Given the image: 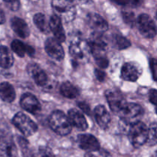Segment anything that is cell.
Segmentation results:
<instances>
[{
  "instance_id": "cell-1",
  "label": "cell",
  "mask_w": 157,
  "mask_h": 157,
  "mask_svg": "<svg viewBox=\"0 0 157 157\" xmlns=\"http://www.w3.org/2000/svg\"><path fill=\"white\" fill-rule=\"evenodd\" d=\"M48 124L52 130L60 136L68 135L71 131V124L68 117L60 110H55L51 113Z\"/></svg>"
},
{
  "instance_id": "cell-2",
  "label": "cell",
  "mask_w": 157,
  "mask_h": 157,
  "mask_svg": "<svg viewBox=\"0 0 157 157\" xmlns=\"http://www.w3.org/2000/svg\"><path fill=\"white\" fill-rule=\"evenodd\" d=\"M52 6L57 16L61 21H71L76 14V9L71 0H52Z\"/></svg>"
},
{
  "instance_id": "cell-3",
  "label": "cell",
  "mask_w": 157,
  "mask_h": 157,
  "mask_svg": "<svg viewBox=\"0 0 157 157\" xmlns=\"http://www.w3.org/2000/svg\"><path fill=\"white\" fill-rule=\"evenodd\" d=\"M144 113V110L140 105L135 103H126L120 113L121 121L127 125H131L140 121Z\"/></svg>"
},
{
  "instance_id": "cell-4",
  "label": "cell",
  "mask_w": 157,
  "mask_h": 157,
  "mask_svg": "<svg viewBox=\"0 0 157 157\" xmlns=\"http://www.w3.org/2000/svg\"><path fill=\"white\" fill-rule=\"evenodd\" d=\"M147 137L148 128L144 123L138 121L130 125L129 130V139L133 147H142L147 143Z\"/></svg>"
},
{
  "instance_id": "cell-5",
  "label": "cell",
  "mask_w": 157,
  "mask_h": 157,
  "mask_svg": "<svg viewBox=\"0 0 157 157\" xmlns=\"http://www.w3.org/2000/svg\"><path fill=\"white\" fill-rule=\"evenodd\" d=\"M69 52L72 59L78 64L87 62L90 54L87 41L80 38H77L71 43Z\"/></svg>"
},
{
  "instance_id": "cell-6",
  "label": "cell",
  "mask_w": 157,
  "mask_h": 157,
  "mask_svg": "<svg viewBox=\"0 0 157 157\" xmlns=\"http://www.w3.org/2000/svg\"><path fill=\"white\" fill-rule=\"evenodd\" d=\"M13 125L26 136H30L36 133L38 126L25 113L19 112L12 118Z\"/></svg>"
},
{
  "instance_id": "cell-7",
  "label": "cell",
  "mask_w": 157,
  "mask_h": 157,
  "mask_svg": "<svg viewBox=\"0 0 157 157\" xmlns=\"http://www.w3.org/2000/svg\"><path fill=\"white\" fill-rule=\"evenodd\" d=\"M87 43L88 44L90 54L93 55L94 59L102 57H107L106 52H107V44L102 34L94 32Z\"/></svg>"
},
{
  "instance_id": "cell-8",
  "label": "cell",
  "mask_w": 157,
  "mask_h": 157,
  "mask_svg": "<svg viewBox=\"0 0 157 157\" xmlns=\"http://www.w3.org/2000/svg\"><path fill=\"white\" fill-rule=\"evenodd\" d=\"M140 33L147 38H153L156 35V26L154 21L147 14H141L136 20Z\"/></svg>"
},
{
  "instance_id": "cell-9",
  "label": "cell",
  "mask_w": 157,
  "mask_h": 157,
  "mask_svg": "<svg viewBox=\"0 0 157 157\" xmlns=\"http://www.w3.org/2000/svg\"><path fill=\"white\" fill-rule=\"evenodd\" d=\"M105 96L110 109L116 114L120 113L121 109L127 103L122 94L117 90L114 89L107 90L105 93Z\"/></svg>"
},
{
  "instance_id": "cell-10",
  "label": "cell",
  "mask_w": 157,
  "mask_h": 157,
  "mask_svg": "<svg viewBox=\"0 0 157 157\" xmlns=\"http://www.w3.org/2000/svg\"><path fill=\"white\" fill-rule=\"evenodd\" d=\"M142 69L135 62H127L123 65L121 69V78L127 81H136L140 77Z\"/></svg>"
},
{
  "instance_id": "cell-11",
  "label": "cell",
  "mask_w": 157,
  "mask_h": 157,
  "mask_svg": "<svg viewBox=\"0 0 157 157\" xmlns=\"http://www.w3.org/2000/svg\"><path fill=\"white\" fill-rule=\"evenodd\" d=\"M44 49L48 55L56 61H61L64 57V52L61 43L55 38H49L44 43Z\"/></svg>"
},
{
  "instance_id": "cell-12",
  "label": "cell",
  "mask_w": 157,
  "mask_h": 157,
  "mask_svg": "<svg viewBox=\"0 0 157 157\" xmlns=\"http://www.w3.org/2000/svg\"><path fill=\"white\" fill-rule=\"evenodd\" d=\"M20 104L25 110L34 115L39 113L41 109V104L36 97L30 93H26L22 95Z\"/></svg>"
},
{
  "instance_id": "cell-13",
  "label": "cell",
  "mask_w": 157,
  "mask_h": 157,
  "mask_svg": "<svg viewBox=\"0 0 157 157\" xmlns=\"http://www.w3.org/2000/svg\"><path fill=\"white\" fill-rule=\"evenodd\" d=\"M78 144L80 148L88 152L100 150V144L94 136L91 134H81L78 136Z\"/></svg>"
},
{
  "instance_id": "cell-14",
  "label": "cell",
  "mask_w": 157,
  "mask_h": 157,
  "mask_svg": "<svg viewBox=\"0 0 157 157\" xmlns=\"http://www.w3.org/2000/svg\"><path fill=\"white\" fill-rule=\"evenodd\" d=\"M87 23L94 32L103 34L108 29V23L105 19L97 13H90L87 15Z\"/></svg>"
},
{
  "instance_id": "cell-15",
  "label": "cell",
  "mask_w": 157,
  "mask_h": 157,
  "mask_svg": "<svg viewBox=\"0 0 157 157\" xmlns=\"http://www.w3.org/2000/svg\"><path fill=\"white\" fill-rule=\"evenodd\" d=\"M67 117L71 124L80 131H84L88 127V124L83 113L77 109H71L69 110Z\"/></svg>"
},
{
  "instance_id": "cell-16",
  "label": "cell",
  "mask_w": 157,
  "mask_h": 157,
  "mask_svg": "<svg viewBox=\"0 0 157 157\" xmlns=\"http://www.w3.org/2000/svg\"><path fill=\"white\" fill-rule=\"evenodd\" d=\"M49 29L55 35V38L58 40L60 43L65 41L66 35L62 25V21L56 15H53L50 18L49 21Z\"/></svg>"
},
{
  "instance_id": "cell-17",
  "label": "cell",
  "mask_w": 157,
  "mask_h": 157,
  "mask_svg": "<svg viewBox=\"0 0 157 157\" xmlns=\"http://www.w3.org/2000/svg\"><path fill=\"white\" fill-rule=\"evenodd\" d=\"M28 72L35 83L38 86L46 85L48 82V76L45 72L37 64H31L28 65Z\"/></svg>"
},
{
  "instance_id": "cell-18",
  "label": "cell",
  "mask_w": 157,
  "mask_h": 157,
  "mask_svg": "<svg viewBox=\"0 0 157 157\" xmlns=\"http://www.w3.org/2000/svg\"><path fill=\"white\" fill-rule=\"evenodd\" d=\"M11 27L20 38H26L30 35V30L27 23L18 17H14L11 20Z\"/></svg>"
},
{
  "instance_id": "cell-19",
  "label": "cell",
  "mask_w": 157,
  "mask_h": 157,
  "mask_svg": "<svg viewBox=\"0 0 157 157\" xmlns=\"http://www.w3.org/2000/svg\"><path fill=\"white\" fill-rule=\"evenodd\" d=\"M94 116L97 123L101 128L106 129L108 127L111 121V117L104 106L98 105L95 107Z\"/></svg>"
},
{
  "instance_id": "cell-20",
  "label": "cell",
  "mask_w": 157,
  "mask_h": 157,
  "mask_svg": "<svg viewBox=\"0 0 157 157\" xmlns=\"http://www.w3.org/2000/svg\"><path fill=\"white\" fill-rule=\"evenodd\" d=\"M0 155L6 157H15L16 147L12 140L5 137L0 139Z\"/></svg>"
},
{
  "instance_id": "cell-21",
  "label": "cell",
  "mask_w": 157,
  "mask_h": 157,
  "mask_svg": "<svg viewBox=\"0 0 157 157\" xmlns=\"http://www.w3.org/2000/svg\"><path fill=\"white\" fill-rule=\"evenodd\" d=\"M15 98V91L13 86L8 82L0 84V99L6 103H12Z\"/></svg>"
},
{
  "instance_id": "cell-22",
  "label": "cell",
  "mask_w": 157,
  "mask_h": 157,
  "mask_svg": "<svg viewBox=\"0 0 157 157\" xmlns=\"http://www.w3.org/2000/svg\"><path fill=\"white\" fill-rule=\"evenodd\" d=\"M12 50L19 57H24L26 54L32 55L35 53V51L30 46L27 45L19 40H14L11 44Z\"/></svg>"
},
{
  "instance_id": "cell-23",
  "label": "cell",
  "mask_w": 157,
  "mask_h": 157,
  "mask_svg": "<svg viewBox=\"0 0 157 157\" xmlns=\"http://www.w3.org/2000/svg\"><path fill=\"white\" fill-rule=\"evenodd\" d=\"M60 93L63 97L69 99H75L79 96L80 90L76 86L68 81L62 83L60 86Z\"/></svg>"
},
{
  "instance_id": "cell-24",
  "label": "cell",
  "mask_w": 157,
  "mask_h": 157,
  "mask_svg": "<svg viewBox=\"0 0 157 157\" xmlns=\"http://www.w3.org/2000/svg\"><path fill=\"white\" fill-rule=\"evenodd\" d=\"M14 63L13 55L6 46H0V67L9 68Z\"/></svg>"
},
{
  "instance_id": "cell-25",
  "label": "cell",
  "mask_w": 157,
  "mask_h": 157,
  "mask_svg": "<svg viewBox=\"0 0 157 157\" xmlns=\"http://www.w3.org/2000/svg\"><path fill=\"white\" fill-rule=\"evenodd\" d=\"M112 43L113 45L119 50L126 49L131 45L130 40L120 34H114L112 36Z\"/></svg>"
},
{
  "instance_id": "cell-26",
  "label": "cell",
  "mask_w": 157,
  "mask_h": 157,
  "mask_svg": "<svg viewBox=\"0 0 157 157\" xmlns=\"http://www.w3.org/2000/svg\"><path fill=\"white\" fill-rule=\"evenodd\" d=\"M34 23L35 26L39 29L41 32L44 33H48L50 29H49V24L46 20L45 16L42 13H37L35 15L33 18Z\"/></svg>"
},
{
  "instance_id": "cell-27",
  "label": "cell",
  "mask_w": 157,
  "mask_h": 157,
  "mask_svg": "<svg viewBox=\"0 0 157 157\" xmlns=\"http://www.w3.org/2000/svg\"><path fill=\"white\" fill-rule=\"evenodd\" d=\"M156 123L154 122L150 125V129H148V137L147 142L150 146H155L156 144L157 132H156Z\"/></svg>"
},
{
  "instance_id": "cell-28",
  "label": "cell",
  "mask_w": 157,
  "mask_h": 157,
  "mask_svg": "<svg viewBox=\"0 0 157 157\" xmlns=\"http://www.w3.org/2000/svg\"><path fill=\"white\" fill-rule=\"evenodd\" d=\"M123 18H124V21L127 24L130 25V26L134 25L135 22V15L134 13L132 12H129V11H125L123 12Z\"/></svg>"
},
{
  "instance_id": "cell-29",
  "label": "cell",
  "mask_w": 157,
  "mask_h": 157,
  "mask_svg": "<svg viewBox=\"0 0 157 157\" xmlns=\"http://www.w3.org/2000/svg\"><path fill=\"white\" fill-rule=\"evenodd\" d=\"M40 157H55V155L49 148L45 147H41L39 148Z\"/></svg>"
},
{
  "instance_id": "cell-30",
  "label": "cell",
  "mask_w": 157,
  "mask_h": 157,
  "mask_svg": "<svg viewBox=\"0 0 157 157\" xmlns=\"http://www.w3.org/2000/svg\"><path fill=\"white\" fill-rule=\"evenodd\" d=\"M97 64L101 68H106L109 65V61L107 57H102V58H95Z\"/></svg>"
},
{
  "instance_id": "cell-31",
  "label": "cell",
  "mask_w": 157,
  "mask_h": 157,
  "mask_svg": "<svg viewBox=\"0 0 157 157\" xmlns=\"http://www.w3.org/2000/svg\"><path fill=\"white\" fill-rule=\"evenodd\" d=\"M150 70H151L152 75H153V79L156 81L157 78V64H156V60L155 58L150 60Z\"/></svg>"
},
{
  "instance_id": "cell-32",
  "label": "cell",
  "mask_w": 157,
  "mask_h": 157,
  "mask_svg": "<svg viewBox=\"0 0 157 157\" xmlns=\"http://www.w3.org/2000/svg\"><path fill=\"white\" fill-rule=\"evenodd\" d=\"M78 107L79 108L84 112V113L87 115H90V106L87 104L86 102H78Z\"/></svg>"
},
{
  "instance_id": "cell-33",
  "label": "cell",
  "mask_w": 157,
  "mask_h": 157,
  "mask_svg": "<svg viewBox=\"0 0 157 157\" xmlns=\"http://www.w3.org/2000/svg\"><path fill=\"white\" fill-rule=\"evenodd\" d=\"M94 74L98 81H101V82L104 81V80L106 78V74L102 70H101V69H96L94 71Z\"/></svg>"
},
{
  "instance_id": "cell-34",
  "label": "cell",
  "mask_w": 157,
  "mask_h": 157,
  "mask_svg": "<svg viewBox=\"0 0 157 157\" xmlns=\"http://www.w3.org/2000/svg\"><path fill=\"white\" fill-rule=\"evenodd\" d=\"M149 99H150V101L153 104V105H156L157 92L155 89L150 90V94H149Z\"/></svg>"
},
{
  "instance_id": "cell-35",
  "label": "cell",
  "mask_w": 157,
  "mask_h": 157,
  "mask_svg": "<svg viewBox=\"0 0 157 157\" xmlns=\"http://www.w3.org/2000/svg\"><path fill=\"white\" fill-rule=\"evenodd\" d=\"M4 1L10 5V8L12 10H17L19 7V0H4Z\"/></svg>"
},
{
  "instance_id": "cell-36",
  "label": "cell",
  "mask_w": 157,
  "mask_h": 157,
  "mask_svg": "<svg viewBox=\"0 0 157 157\" xmlns=\"http://www.w3.org/2000/svg\"><path fill=\"white\" fill-rule=\"evenodd\" d=\"M126 3L131 5V6H140L143 3V0H125Z\"/></svg>"
},
{
  "instance_id": "cell-37",
  "label": "cell",
  "mask_w": 157,
  "mask_h": 157,
  "mask_svg": "<svg viewBox=\"0 0 157 157\" xmlns=\"http://www.w3.org/2000/svg\"><path fill=\"white\" fill-rule=\"evenodd\" d=\"M6 21V17L2 11L0 9V24H3Z\"/></svg>"
},
{
  "instance_id": "cell-38",
  "label": "cell",
  "mask_w": 157,
  "mask_h": 157,
  "mask_svg": "<svg viewBox=\"0 0 157 157\" xmlns=\"http://www.w3.org/2000/svg\"><path fill=\"white\" fill-rule=\"evenodd\" d=\"M112 2H113L114 3L117 5H121V6H124L126 5V1L125 0H111Z\"/></svg>"
},
{
  "instance_id": "cell-39",
  "label": "cell",
  "mask_w": 157,
  "mask_h": 157,
  "mask_svg": "<svg viewBox=\"0 0 157 157\" xmlns=\"http://www.w3.org/2000/svg\"><path fill=\"white\" fill-rule=\"evenodd\" d=\"M84 157H96V156H94V155L91 154V153H86L85 156Z\"/></svg>"
},
{
  "instance_id": "cell-40",
  "label": "cell",
  "mask_w": 157,
  "mask_h": 157,
  "mask_svg": "<svg viewBox=\"0 0 157 157\" xmlns=\"http://www.w3.org/2000/svg\"><path fill=\"white\" fill-rule=\"evenodd\" d=\"M81 1L84 2H89V1H90V0H81Z\"/></svg>"
},
{
  "instance_id": "cell-41",
  "label": "cell",
  "mask_w": 157,
  "mask_h": 157,
  "mask_svg": "<svg viewBox=\"0 0 157 157\" xmlns=\"http://www.w3.org/2000/svg\"><path fill=\"white\" fill-rule=\"evenodd\" d=\"M71 1H74V0H71Z\"/></svg>"
}]
</instances>
